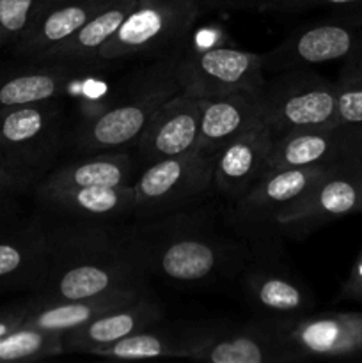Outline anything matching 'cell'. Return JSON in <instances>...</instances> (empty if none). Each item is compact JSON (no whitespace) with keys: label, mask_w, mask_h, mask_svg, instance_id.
Wrapping results in <instances>:
<instances>
[{"label":"cell","mask_w":362,"mask_h":363,"mask_svg":"<svg viewBox=\"0 0 362 363\" xmlns=\"http://www.w3.org/2000/svg\"><path fill=\"white\" fill-rule=\"evenodd\" d=\"M45 225L48 259L39 300H82L146 286L149 277L126 230L66 220Z\"/></svg>","instance_id":"1"},{"label":"cell","mask_w":362,"mask_h":363,"mask_svg":"<svg viewBox=\"0 0 362 363\" xmlns=\"http://www.w3.org/2000/svg\"><path fill=\"white\" fill-rule=\"evenodd\" d=\"M141 222L126 234L148 277L177 286H202L240 266V250L219 236L199 213L187 209Z\"/></svg>","instance_id":"2"},{"label":"cell","mask_w":362,"mask_h":363,"mask_svg":"<svg viewBox=\"0 0 362 363\" xmlns=\"http://www.w3.org/2000/svg\"><path fill=\"white\" fill-rule=\"evenodd\" d=\"M180 91L169 57L153 60V66L128 80L112 103L71 128L67 142L78 155L131 151L155 113Z\"/></svg>","instance_id":"3"},{"label":"cell","mask_w":362,"mask_h":363,"mask_svg":"<svg viewBox=\"0 0 362 363\" xmlns=\"http://www.w3.org/2000/svg\"><path fill=\"white\" fill-rule=\"evenodd\" d=\"M199 14V0H137L96 60L109 66L128 59L158 60L174 55L185 48Z\"/></svg>","instance_id":"4"},{"label":"cell","mask_w":362,"mask_h":363,"mask_svg":"<svg viewBox=\"0 0 362 363\" xmlns=\"http://www.w3.org/2000/svg\"><path fill=\"white\" fill-rule=\"evenodd\" d=\"M273 74L258 96L261 123L273 138L293 131L337 126L336 84L309 67Z\"/></svg>","instance_id":"5"},{"label":"cell","mask_w":362,"mask_h":363,"mask_svg":"<svg viewBox=\"0 0 362 363\" xmlns=\"http://www.w3.org/2000/svg\"><path fill=\"white\" fill-rule=\"evenodd\" d=\"M213 167L215 155L199 149L144 165L131 184L135 216L153 220L192 209L213 188Z\"/></svg>","instance_id":"6"},{"label":"cell","mask_w":362,"mask_h":363,"mask_svg":"<svg viewBox=\"0 0 362 363\" xmlns=\"http://www.w3.org/2000/svg\"><path fill=\"white\" fill-rule=\"evenodd\" d=\"M169 59L181 91L195 98L213 99L238 92L259 96L266 84L261 53L220 45L183 48Z\"/></svg>","instance_id":"7"},{"label":"cell","mask_w":362,"mask_h":363,"mask_svg":"<svg viewBox=\"0 0 362 363\" xmlns=\"http://www.w3.org/2000/svg\"><path fill=\"white\" fill-rule=\"evenodd\" d=\"M0 135L21 165L41 179L67 144L62 98L0 110Z\"/></svg>","instance_id":"8"},{"label":"cell","mask_w":362,"mask_h":363,"mask_svg":"<svg viewBox=\"0 0 362 363\" xmlns=\"http://www.w3.org/2000/svg\"><path fill=\"white\" fill-rule=\"evenodd\" d=\"M362 206V155L329 167L311 190L275 218L277 229L291 236L334 222Z\"/></svg>","instance_id":"9"},{"label":"cell","mask_w":362,"mask_h":363,"mask_svg":"<svg viewBox=\"0 0 362 363\" xmlns=\"http://www.w3.org/2000/svg\"><path fill=\"white\" fill-rule=\"evenodd\" d=\"M325 170L323 167L268 170L243 197L233 202L231 223L248 240L266 241L277 229V216L307 194Z\"/></svg>","instance_id":"10"},{"label":"cell","mask_w":362,"mask_h":363,"mask_svg":"<svg viewBox=\"0 0 362 363\" xmlns=\"http://www.w3.org/2000/svg\"><path fill=\"white\" fill-rule=\"evenodd\" d=\"M362 60V30L348 21H323L291 32L270 52L261 53L265 73L318 66V64Z\"/></svg>","instance_id":"11"},{"label":"cell","mask_w":362,"mask_h":363,"mask_svg":"<svg viewBox=\"0 0 362 363\" xmlns=\"http://www.w3.org/2000/svg\"><path fill=\"white\" fill-rule=\"evenodd\" d=\"M183 358L212 363H279L297 360L283 335V323L195 332L185 339Z\"/></svg>","instance_id":"12"},{"label":"cell","mask_w":362,"mask_h":363,"mask_svg":"<svg viewBox=\"0 0 362 363\" xmlns=\"http://www.w3.org/2000/svg\"><path fill=\"white\" fill-rule=\"evenodd\" d=\"M202 99L194 94L180 91L169 99L151 123L142 131L141 138L135 142L131 152L138 165L158 160L174 158L197 149L199 130H201Z\"/></svg>","instance_id":"13"},{"label":"cell","mask_w":362,"mask_h":363,"mask_svg":"<svg viewBox=\"0 0 362 363\" xmlns=\"http://www.w3.org/2000/svg\"><path fill=\"white\" fill-rule=\"evenodd\" d=\"M362 155V128L329 126L293 131L273 138L268 158L272 169L329 167Z\"/></svg>","instance_id":"14"},{"label":"cell","mask_w":362,"mask_h":363,"mask_svg":"<svg viewBox=\"0 0 362 363\" xmlns=\"http://www.w3.org/2000/svg\"><path fill=\"white\" fill-rule=\"evenodd\" d=\"M94 69L99 67L52 60L0 66V110L64 98Z\"/></svg>","instance_id":"15"},{"label":"cell","mask_w":362,"mask_h":363,"mask_svg":"<svg viewBox=\"0 0 362 363\" xmlns=\"http://www.w3.org/2000/svg\"><path fill=\"white\" fill-rule=\"evenodd\" d=\"M38 206L48 216L66 222L112 225L135 216L133 186H82L34 191Z\"/></svg>","instance_id":"16"},{"label":"cell","mask_w":362,"mask_h":363,"mask_svg":"<svg viewBox=\"0 0 362 363\" xmlns=\"http://www.w3.org/2000/svg\"><path fill=\"white\" fill-rule=\"evenodd\" d=\"M110 0H39L23 34L11 46L23 60H41L70 39Z\"/></svg>","instance_id":"17"},{"label":"cell","mask_w":362,"mask_h":363,"mask_svg":"<svg viewBox=\"0 0 362 363\" xmlns=\"http://www.w3.org/2000/svg\"><path fill=\"white\" fill-rule=\"evenodd\" d=\"M273 135L265 124H256L224 145L215 156L213 188L231 202L243 197L266 172Z\"/></svg>","instance_id":"18"},{"label":"cell","mask_w":362,"mask_h":363,"mask_svg":"<svg viewBox=\"0 0 362 363\" xmlns=\"http://www.w3.org/2000/svg\"><path fill=\"white\" fill-rule=\"evenodd\" d=\"M293 357H341L362 351V314H325L283 323Z\"/></svg>","instance_id":"19"},{"label":"cell","mask_w":362,"mask_h":363,"mask_svg":"<svg viewBox=\"0 0 362 363\" xmlns=\"http://www.w3.org/2000/svg\"><path fill=\"white\" fill-rule=\"evenodd\" d=\"M162 305L156 301L151 291L146 289L128 303L119 305L96 318L94 321L62 335L64 351L91 354L98 347L133 335L142 330L153 328L162 321Z\"/></svg>","instance_id":"20"},{"label":"cell","mask_w":362,"mask_h":363,"mask_svg":"<svg viewBox=\"0 0 362 363\" xmlns=\"http://www.w3.org/2000/svg\"><path fill=\"white\" fill-rule=\"evenodd\" d=\"M142 167L131 151L80 155L57 169H50L34 191L82 186H128L137 179Z\"/></svg>","instance_id":"21"},{"label":"cell","mask_w":362,"mask_h":363,"mask_svg":"<svg viewBox=\"0 0 362 363\" xmlns=\"http://www.w3.org/2000/svg\"><path fill=\"white\" fill-rule=\"evenodd\" d=\"M48 259L45 222L0 230V289L28 287L35 293L41 286Z\"/></svg>","instance_id":"22"},{"label":"cell","mask_w":362,"mask_h":363,"mask_svg":"<svg viewBox=\"0 0 362 363\" xmlns=\"http://www.w3.org/2000/svg\"><path fill=\"white\" fill-rule=\"evenodd\" d=\"M146 289L148 286L131 287V289L112 291V293L99 294V296L62 301H46L34 296L28 301V312L23 326L66 335L67 332H73V330L94 321L105 312L128 303Z\"/></svg>","instance_id":"23"},{"label":"cell","mask_w":362,"mask_h":363,"mask_svg":"<svg viewBox=\"0 0 362 363\" xmlns=\"http://www.w3.org/2000/svg\"><path fill=\"white\" fill-rule=\"evenodd\" d=\"M245 296L252 308L268 321L291 323L302 319L311 308V294L295 277L261 264L251 269L243 280Z\"/></svg>","instance_id":"24"},{"label":"cell","mask_w":362,"mask_h":363,"mask_svg":"<svg viewBox=\"0 0 362 363\" xmlns=\"http://www.w3.org/2000/svg\"><path fill=\"white\" fill-rule=\"evenodd\" d=\"M256 124H261V108L256 94L238 92L222 98L202 99L197 149L216 156L224 145Z\"/></svg>","instance_id":"25"},{"label":"cell","mask_w":362,"mask_h":363,"mask_svg":"<svg viewBox=\"0 0 362 363\" xmlns=\"http://www.w3.org/2000/svg\"><path fill=\"white\" fill-rule=\"evenodd\" d=\"M137 6V0H110L103 9L85 21L70 39L60 43L57 48L46 53L41 60L52 62L78 64V66L105 67L96 60L98 52L106 41L116 35L128 14Z\"/></svg>","instance_id":"26"},{"label":"cell","mask_w":362,"mask_h":363,"mask_svg":"<svg viewBox=\"0 0 362 363\" xmlns=\"http://www.w3.org/2000/svg\"><path fill=\"white\" fill-rule=\"evenodd\" d=\"M187 335H174L162 330H142L112 344L98 347L91 354L121 360H141V358L183 357Z\"/></svg>","instance_id":"27"},{"label":"cell","mask_w":362,"mask_h":363,"mask_svg":"<svg viewBox=\"0 0 362 363\" xmlns=\"http://www.w3.org/2000/svg\"><path fill=\"white\" fill-rule=\"evenodd\" d=\"M64 353L62 335L23 326L0 339V362L39 360Z\"/></svg>","instance_id":"28"},{"label":"cell","mask_w":362,"mask_h":363,"mask_svg":"<svg viewBox=\"0 0 362 363\" xmlns=\"http://www.w3.org/2000/svg\"><path fill=\"white\" fill-rule=\"evenodd\" d=\"M38 4L39 0H0V52L20 39Z\"/></svg>","instance_id":"29"},{"label":"cell","mask_w":362,"mask_h":363,"mask_svg":"<svg viewBox=\"0 0 362 363\" xmlns=\"http://www.w3.org/2000/svg\"><path fill=\"white\" fill-rule=\"evenodd\" d=\"M337 87V124L362 128V69L336 82Z\"/></svg>","instance_id":"30"},{"label":"cell","mask_w":362,"mask_h":363,"mask_svg":"<svg viewBox=\"0 0 362 363\" xmlns=\"http://www.w3.org/2000/svg\"><path fill=\"white\" fill-rule=\"evenodd\" d=\"M35 184H38V179L32 176L0 165V218L7 216L16 208L20 197H23L31 190L34 191Z\"/></svg>","instance_id":"31"},{"label":"cell","mask_w":362,"mask_h":363,"mask_svg":"<svg viewBox=\"0 0 362 363\" xmlns=\"http://www.w3.org/2000/svg\"><path fill=\"white\" fill-rule=\"evenodd\" d=\"M27 312L28 301L27 303H18L11 305V307L0 308V339L23 325L25 318H27Z\"/></svg>","instance_id":"32"},{"label":"cell","mask_w":362,"mask_h":363,"mask_svg":"<svg viewBox=\"0 0 362 363\" xmlns=\"http://www.w3.org/2000/svg\"><path fill=\"white\" fill-rule=\"evenodd\" d=\"M362 6V0H291L284 13H298V11L314 9V7H353Z\"/></svg>","instance_id":"33"},{"label":"cell","mask_w":362,"mask_h":363,"mask_svg":"<svg viewBox=\"0 0 362 363\" xmlns=\"http://www.w3.org/2000/svg\"><path fill=\"white\" fill-rule=\"evenodd\" d=\"M258 0H199L201 13L209 11H243L256 9Z\"/></svg>","instance_id":"34"},{"label":"cell","mask_w":362,"mask_h":363,"mask_svg":"<svg viewBox=\"0 0 362 363\" xmlns=\"http://www.w3.org/2000/svg\"><path fill=\"white\" fill-rule=\"evenodd\" d=\"M0 165L9 167V169L18 170V172L27 174V176H32V177H34V179H38V183H39V177L34 176V174H32V172H28V170L25 169L23 165H21L20 160H18L16 156H14V152L11 151L9 145L6 144V140H4V138H2V135H0Z\"/></svg>","instance_id":"35"},{"label":"cell","mask_w":362,"mask_h":363,"mask_svg":"<svg viewBox=\"0 0 362 363\" xmlns=\"http://www.w3.org/2000/svg\"><path fill=\"white\" fill-rule=\"evenodd\" d=\"M348 291H350V294H353V296L362 298V252L361 255H358V261L357 264H355L353 272H351L350 282H348Z\"/></svg>","instance_id":"36"},{"label":"cell","mask_w":362,"mask_h":363,"mask_svg":"<svg viewBox=\"0 0 362 363\" xmlns=\"http://www.w3.org/2000/svg\"><path fill=\"white\" fill-rule=\"evenodd\" d=\"M291 0H258V6L254 11L261 13H284L286 6Z\"/></svg>","instance_id":"37"},{"label":"cell","mask_w":362,"mask_h":363,"mask_svg":"<svg viewBox=\"0 0 362 363\" xmlns=\"http://www.w3.org/2000/svg\"><path fill=\"white\" fill-rule=\"evenodd\" d=\"M358 213H362V206H361V211H358Z\"/></svg>","instance_id":"38"}]
</instances>
